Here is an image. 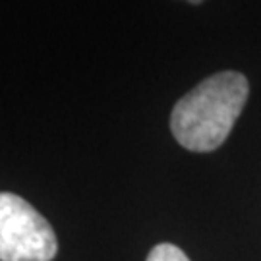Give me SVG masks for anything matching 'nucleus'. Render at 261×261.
<instances>
[{
    "label": "nucleus",
    "mask_w": 261,
    "mask_h": 261,
    "mask_svg": "<svg viewBox=\"0 0 261 261\" xmlns=\"http://www.w3.org/2000/svg\"><path fill=\"white\" fill-rule=\"evenodd\" d=\"M250 95L246 75L219 72L197 84L172 109L170 130L188 151L209 153L221 147Z\"/></svg>",
    "instance_id": "f257e3e1"
},
{
    "label": "nucleus",
    "mask_w": 261,
    "mask_h": 261,
    "mask_svg": "<svg viewBox=\"0 0 261 261\" xmlns=\"http://www.w3.org/2000/svg\"><path fill=\"white\" fill-rule=\"evenodd\" d=\"M56 252L47 219L23 197L0 192V261H53Z\"/></svg>",
    "instance_id": "f03ea898"
},
{
    "label": "nucleus",
    "mask_w": 261,
    "mask_h": 261,
    "mask_svg": "<svg viewBox=\"0 0 261 261\" xmlns=\"http://www.w3.org/2000/svg\"><path fill=\"white\" fill-rule=\"evenodd\" d=\"M145 261H190L188 255L174 244H157Z\"/></svg>",
    "instance_id": "7ed1b4c3"
},
{
    "label": "nucleus",
    "mask_w": 261,
    "mask_h": 261,
    "mask_svg": "<svg viewBox=\"0 0 261 261\" xmlns=\"http://www.w3.org/2000/svg\"><path fill=\"white\" fill-rule=\"evenodd\" d=\"M188 2H192V4H199V2H203V0H188Z\"/></svg>",
    "instance_id": "20e7f679"
}]
</instances>
